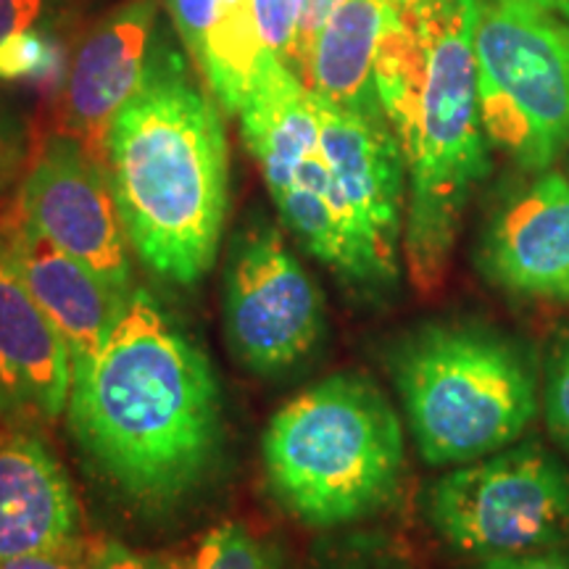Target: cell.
Segmentation results:
<instances>
[{
  "label": "cell",
  "mask_w": 569,
  "mask_h": 569,
  "mask_svg": "<svg viewBox=\"0 0 569 569\" xmlns=\"http://www.w3.org/2000/svg\"><path fill=\"white\" fill-rule=\"evenodd\" d=\"M67 417L92 469L142 511L180 507L222 443L209 356L142 288L127 296L103 346L71 367Z\"/></svg>",
  "instance_id": "cell-1"
},
{
  "label": "cell",
  "mask_w": 569,
  "mask_h": 569,
  "mask_svg": "<svg viewBox=\"0 0 569 569\" xmlns=\"http://www.w3.org/2000/svg\"><path fill=\"white\" fill-rule=\"evenodd\" d=\"M475 24L478 0H422L390 21L375 61L407 163L403 264L422 296L443 288L461 219L490 172Z\"/></svg>",
  "instance_id": "cell-2"
},
{
  "label": "cell",
  "mask_w": 569,
  "mask_h": 569,
  "mask_svg": "<svg viewBox=\"0 0 569 569\" xmlns=\"http://www.w3.org/2000/svg\"><path fill=\"white\" fill-rule=\"evenodd\" d=\"M103 163L134 256L161 280L201 282L230 206V151L219 103L169 42L113 117Z\"/></svg>",
  "instance_id": "cell-3"
},
{
  "label": "cell",
  "mask_w": 569,
  "mask_h": 569,
  "mask_svg": "<svg viewBox=\"0 0 569 569\" xmlns=\"http://www.w3.org/2000/svg\"><path fill=\"white\" fill-rule=\"evenodd\" d=\"M261 459L272 496L306 528L375 517L407 472L403 425L365 375L340 372L290 398L269 419Z\"/></svg>",
  "instance_id": "cell-4"
},
{
  "label": "cell",
  "mask_w": 569,
  "mask_h": 569,
  "mask_svg": "<svg viewBox=\"0 0 569 569\" xmlns=\"http://www.w3.org/2000/svg\"><path fill=\"white\" fill-rule=\"evenodd\" d=\"M390 377L419 457L459 467L522 440L540 411L536 356L480 322L417 327L390 353Z\"/></svg>",
  "instance_id": "cell-5"
},
{
  "label": "cell",
  "mask_w": 569,
  "mask_h": 569,
  "mask_svg": "<svg viewBox=\"0 0 569 569\" xmlns=\"http://www.w3.org/2000/svg\"><path fill=\"white\" fill-rule=\"evenodd\" d=\"M475 61L490 146L522 172L551 169L569 148V21L478 0Z\"/></svg>",
  "instance_id": "cell-6"
},
{
  "label": "cell",
  "mask_w": 569,
  "mask_h": 569,
  "mask_svg": "<svg viewBox=\"0 0 569 569\" xmlns=\"http://www.w3.org/2000/svg\"><path fill=\"white\" fill-rule=\"evenodd\" d=\"M425 517L469 559L559 551L569 546V467L538 440H517L430 482Z\"/></svg>",
  "instance_id": "cell-7"
},
{
  "label": "cell",
  "mask_w": 569,
  "mask_h": 569,
  "mask_svg": "<svg viewBox=\"0 0 569 569\" xmlns=\"http://www.w3.org/2000/svg\"><path fill=\"white\" fill-rule=\"evenodd\" d=\"M319 153L351 256V288L386 293L398 280L407 222V163L386 111H353L315 96Z\"/></svg>",
  "instance_id": "cell-8"
},
{
  "label": "cell",
  "mask_w": 569,
  "mask_h": 569,
  "mask_svg": "<svg viewBox=\"0 0 569 569\" xmlns=\"http://www.w3.org/2000/svg\"><path fill=\"white\" fill-rule=\"evenodd\" d=\"M224 332L234 359L261 377L301 365L322 340V290L272 224H253L232 240Z\"/></svg>",
  "instance_id": "cell-9"
},
{
  "label": "cell",
  "mask_w": 569,
  "mask_h": 569,
  "mask_svg": "<svg viewBox=\"0 0 569 569\" xmlns=\"http://www.w3.org/2000/svg\"><path fill=\"white\" fill-rule=\"evenodd\" d=\"M13 206L119 298L132 293V246L109 172L74 138L56 130L34 148Z\"/></svg>",
  "instance_id": "cell-10"
},
{
  "label": "cell",
  "mask_w": 569,
  "mask_h": 569,
  "mask_svg": "<svg viewBox=\"0 0 569 569\" xmlns=\"http://www.w3.org/2000/svg\"><path fill=\"white\" fill-rule=\"evenodd\" d=\"M159 42V0H130L106 13L69 61L59 132L103 161L113 117L146 82Z\"/></svg>",
  "instance_id": "cell-11"
},
{
  "label": "cell",
  "mask_w": 569,
  "mask_h": 569,
  "mask_svg": "<svg viewBox=\"0 0 569 569\" xmlns=\"http://www.w3.org/2000/svg\"><path fill=\"white\" fill-rule=\"evenodd\" d=\"M480 274L519 298L569 301V180L540 172L507 198L480 232Z\"/></svg>",
  "instance_id": "cell-12"
},
{
  "label": "cell",
  "mask_w": 569,
  "mask_h": 569,
  "mask_svg": "<svg viewBox=\"0 0 569 569\" xmlns=\"http://www.w3.org/2000/svg\"><path fill=\"white\" fill-rule=\"evenodd\" d=\"M71 351L0 240V422L42 430L67 415Z\"/></svg>",
  "instance_id": "cell-13"
},
{
  "label": "cell",
  "mask_w": 569,
  "mask_h": 569,
  "mask_svg": "<svg viewBox=\"0 0 569 569\" xmlns=\"http://www.w3.org/2000/svg\"><path fill=\"white\" fill-rule=\"evenodd\" d=\"M0 240L32 298L67 340L71 367L84 365L103 346L127 298H119L88 264L51 243L17 206L0 217Z\"/></svg>",
  "instance_id": "cell-14"
},
{
  "label": "cell",
  "mask_w": 569,
  "mask_h": 569,
  "mask_svg": "<svg viewBox=\"0 0 569 569\" xmlns=\"http://www.w3.org/2000/svg\"><path fill=\"white\" fill-rule=\"evenodd\" d=\"M82 511L67 469L34 430H0V559L67 546Z\"/></svg>",
  "instance_id": "cell-15"
},
{
  "label": "cell",
  "mask_w": 569,
  "mask_h": 569,
  "mask_svg": "<svg viewBox=\"0 0 569 569\" xmlns=\"http://www.w3.org/2000/svg\"><path fill=\"white\" fill-rule=\"evenodd\" d=\"M184 51L219 109L238 117L269 53L253 21V0H163Z\"/></svg>",
  "instance_id": "cell-16"
},
{
  "label": "cell",
  "mask_w": 569,
  "mask_h": 569,
  "mask_svg": "<svg viewBox=\"0 0 569 569\" xmlns=\"http://www.w3.org/2000/svg\"><path fill=\"white\" fill-rule=\"evenodd\" d=\"M246 148L259 161L269 193H277L296 169L319 151L315 92L288 63L269 56L251 96L238 113Z\"/></svg>",
  "instance_id": "cell-17"
},
{
  "label": "cell",
  "mask_w": 569,
  "mask_h": 569,
  "mask_svg": "<svg viewBox=\"0 0 569 569\" xmlns=\"http://www.w3.org/2000/svg\"><path fill=\"white\" fill-rule=\"evenodd\" d=\"M403 9V0H346L317 34L306 88L343 109L382 111L375 61L382 34Z\"/></svg>",
  "instance_id": "cell-18"
},
{
  "label": "cell",
  "mask_w": 569,
  "mask_h": 569,
  "mask_svg": "<svg viewBox=\"0 0 569 569\" xmlns=\"http://www.w3.org/2000/svg\"><path fill=\"white\" fill-rule=\"evenodd\" d=\"M282 222L296 234L306 251L332 269L346 284L351 282V256L340 232L330 193V169L322 153H311L290 182L272 196Z\"/></svg>",
  "instance_id": "cell-19"
},
{
  "label": "cell",
  "mask_w": 569,
  "mask_h": 569,
  "mask_svg": "<svg viewBox=\"0 0 569 569\" xmlns=\"http://www.w3.org/2000/svg\"><path fill=\"white\" fill-rule=\"evenodd\" d=\"M172 569H284V557L269 538L227 519L172 557Z\"/></svg>",
  "instance_id": "cell-20"
},
{
  "label": "cell",
  "mask_w": 569,
  "mask_h": 569,
  "mask_svg": "<svg viewBox=\"0 0 569 569\" xmlns=\"http://www.w3.org/2000/svg\"><path fill=\"white\" fill-rule=\"evenodd\" d=\"M67 69L63 48L51 27L21 30L0 40V82L63 84Z\"/></svg>",
  "instance_id": "cell-21"
},
{
  "label": "cell",
  "mask_w": 569,
  "mask_h": 569,
  "mask_svg": "<svg viewBox=\"0 0 569 569\" xmlns=\"http://www.w3.org/2000/svg\"><path fill=\"white\" fill-rule=\"evenodd\" d=\"M540 411L551 440L569 457V336L551 353L540 380Z\"/></svg>",
  "instance_id": "cell-22"
},
{
  "label": "cell",
  "mask_w": 569,
  "mask_h": 569,
  "mask_svg": "<svg viewBox=\"0 0 569 569\" xmlns=\"http://www.w3.org/2000/svg\"><path fill=\"white\" fill-rule=\"evenodd\" d=\"M253 21L261 48L290 67L301 21V0H253Z\"/></svg>",
  "instance_id": "cell-23"
},
{
  "label": "cell",
  "mask_w": 569,
  "mask_h": 569,
  "mask_svg": "<svg viewBox=\"0 0 569 569\" xmlns=\"http://www.w3.org/2000/svg\"><path fill=\"white\" fill-rule=\"evenodd\" d=\"M30 156L32 148L24 122L9 103L0 101V203L9 201L13 190H19Z\"/></svg>",
  "instance_id": "cell-24"
},
{
  "label": "cell",
  "mask_w": 569,
  "mask_h": 569,
  "mask_svg": "<svg viewBox=\"0 0 569 569\" xmlns=\"http://www.w3.org/2000/svg\"><path fill=\"white\" fill-rule=\"evenodd\" d=\"M98 540L80 536L67 546L48 551L24 553V557L0 559V569H90Z\"/></svg>",
  "instance_id": "cell-25"
},
{
  "label": "cell",
  "mask_w": 569,
  "mask_h": 569,
  "mask_svg": "<svg viewBox=\"0 0 569 569\" xmlns=\"http://www.w3.org/2000/svg\"><path fill=\"white\" fill-rule=\"evenodd\" d=\"M343 3L346 0H301V21H298L293 61H290V67H293V71L301 80L306 77V69H309V56L317 42V34L322 32L327 19H330Z\"/></svg>",
  "instance_id": "cell-26"
},
{
  "label": "cell",
  "mask_w": 569,
  "mask_h": 569,
  "mask_svg": "<svg viewBox=\"0 0 569 569\" xmlns=\"http://www.w3.org/2000/svg\"><path fill=\"white\" fill-rule=\"evenodd\" d=\"M311 569H407L403 561L386 549L369 543L338 546L319 553Z\"/></svg>",
  "instance_id": "cell-27"
},
{
  "label": "cell",
  "mask_w": 569,
  "mask_h": 569,
  "mask_svg": "<svg viewBox=\"0 0 569 569\" xmlns=\"http://www.w3.org/2000/svg\"><path fill=\"white\" fill-rule=\"evenodd\" d=\"M63 0H0V40L21 30L53 24Z\"/></svg>",
  "instance_id": "cell-28"
},
{
  "label": "cell",
  "mask_w": 569,
  "mask_h": 569,
  "mask_svg": "<svg viewBox=\"0 0 569 569\" xmlns=\"http://www.w3.org/2000/svg\"><path fill=\"white\" fill-rule=\"evenodd\" d=\"M90 569H172V559L138 551L122 540H98Z\"/></svg>",
  "instance_id": "cell-29"
},
{
  "label": "cell",
  "mask_w": 569,
  "mask_h": 569,
  "mask_svg": "<svg viewBox=\"0 0 569 569\" xmlns=\"http://www.w3.org/2000/svg\"><path fill=\"white\" fill-rule=\"evenodd\" d=\"M475 569H569V557L565 551H538L522 557H498L478 561Z\"/></svg>",
  "instance_id": "cell-30"
},
{
  "label": "cell",
  "mask_w": 569,
  "mask_h": 569,
  "mask_svg": "<svg viewBox=\"0 0 569 569\" xmlns=\"http://www.w3.org/2000/svg\"><path fill=\"white\" fill-rule=\"evenodd\" d=\"M515 3L528 6V9L543 11V13H549V17L569 21V0H515Z\"/></svg>",
  "instance_id": "cell-31"
},
{
  "label": "cell",
  "mask_w": 569,
  "mask_h": 569,
  "mask_svg": "<svg viewBox=\"0 0 569 569\" xmlns=\"http://www.w3.org/2000/svg\"><path fill=\"white\" fill-rule=\"evenodd\" d=\"M422 3V0H403V6H407V9L411 11V9H417V6Z\"/></svg>",
  "instance_id": "cell-32"
}]
</instances>
